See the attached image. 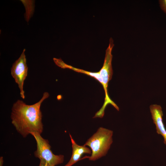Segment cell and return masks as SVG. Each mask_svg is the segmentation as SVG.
Masks as SVG:
<instances>
[{"mask_svg": "<svg viewBox=\"0 0 166 166\" xmlns=\"http://www.w3.org/2000/svg\"><path fill=\"white\" fill-rule=\"evenodd\" d=\"M49 96V93L45 92L40 101L33 105H27L20 100L14 104L11 115V122L23 137L31 132L41 134L42 132L43 125L40 107L42 102Z\"/></svg>", "mask_w": 166, "mask_h": 166, "instance_id": "obj_1", "label": "cell"}, {"mask_svg": "<svg viewBox=\"0 0 166 166\" xmlns=\"http://www.w3.org/2000/svg\"><path fill=\"white\" fill-rule=\"evenodd\" d=\"M113 132L103 127L99 128L84 145L90 148L92 153L89 159L95 161L105 156L112 144Z\"/></svg>", "mask_w": 166, "mask_h": 166, "instance_id": "obj_2", "label": "cell"}, {"mask_svg": "<svg viewBox=\"0 0 166 166\" xmlns=\"http://www.w3.org/2000/svg\"><path fill=\"white\" fill-rule=\"evenodd\" d=\"M114 45L113 40L111 38L109 46L106 50L105 57L103 65L99 71L101 78L105 94V101L102 108L96 113V115L99 117H103L105 107L108 104H111L118 111L119 109L116 104L113 101L109 96L108 87L109 82L111 80L113 74L112 65L113 55L112 51Z\"/></svg>", "mask_w": 166, "mask_h": 166, "instance_id": "obj_3", "label": "cell"}, {"mask_svg": "<svg viewBox=\"0 0 166 166\" xmlns=\"http://www.w3.org/2000/svg\"><path fill=\"white\" fill-rule=\"evenodd\" d=\"M30 134L34 136L37 143V150L34 152L35 157L45 161L49 166H55L63 162L64 156L53 154L48 140L43 138L41 134L32 132Z\"/></svg>", "mask_w": 166, "mask_h": 166, "instance_id": "obj_4", "label": "cell"}, {"mask_svg": "<svg viewBox=\"0 0 166 166\" xmlns=\"http://www.w3.org/2000/svg\"><path fill=\"white\" fill-rule=\"evenodd\" d=\"M24 49L19 57L13 63L11 69V74L17 83L20 90L21 97L25 98L23 90L24 81L27 75L28 67Z\"/></svg>", "mask_w": 166, "mask_h": 166, "instance_id": "obj_5", "label": "cell"}, {"mask_svg": "<svg viewBox=\"0 0 166 166\" xmlns=\"http://www.w3.org/2000/svg\"><path fill=\"white\" fill-rule=\"evenodd\" d=\"M150 110L157 133L163 137L164 143L166 145V129L163 121L162 108L160 105H152L150 106Z\"/></svg>", "mask_w": 166, "mask_h": 166, "instance_id": "obj_6", "label": "cell"}, {"mask_svg": "<svg viewBox=\"0 0 166 166\" xmlns=\"http://www.w3.org/2000/svg\"><path fill=\"white\" fill-rule=\"evenodd\" d=\"M69 136L72 144V153L71 157L67 164L73 165L81 160L89 158V156H86L82 158H81V157L84 153L91 154L92 152L91 149L84 145L82 146L78 145L76 143L70 134Z\"/></svg>", "mask_w": 166, "mask_h": 166, "instance_id": "obj_7", "label": "cell"}, {"mask_svg": "<svg viewBox=\"0 0 166 166\" xmlns=\"http://www.w3.org/2000/svg\"><path fill=\"white\" fill-rule=\"evenodd\" d=\"M55 63L58 66L62 69H69L75 71L84 73L92 77L98 81L102 85L103 83L99 72H92L83 69L75 68L71 65L65 63L61 58H53V59Z\"/></svg>", "mask_w": 166, "mask_h": 166, "instance_id": "obj_8", "label": "cell"}, {"mask_svg": "<svg viewBox=\"0 0 166 166\" xmlns=\"http://www.w3.org/2000/svg\"><path fill=\"white\" fill-rule=\"evenodd\" d=\"M159 2L161 9L166 14V0H160Z\"/></svg>", "mask_w": 166, "mask_h": 166, "instance_id": "obj_9", "label": "cell"}, {"mask_svg": "<svg viewBox=\"0 0 166 166\" xmlns=\"http://www.w3.org/2000/svg\"><path fill=\"white\" fill-rule=\"evenodd\" d=\"M39 166H49L48 164L45 161L40 160V162Z\"/></svg>", "mask_w": 166, "mask_h": 166, "instance_id": "obj_10", "label": "cell"}, {"mask_svg": "<svg viewBox=\"0 0 166 166\" xmlns=\"http://www.w3.org/2000/svg\"><path fill=\"white\" fill-rule=\"evenodd\" d=\"M3 162V157H1L0 158V166H2Z\"/></svg>", "mask_w": 166, "mask_h": 166, "instance_id": "obj_11", "label": "cell"}, {"mask_svg": "<svg viewBox=\"0 0 166 166\" xmlns=\"http://www.w3.org/2000/svg\"><path fill=\"white\" fill-rule=\"evenodd\" d=\"M72 165L71 164H66L64 166H72Z\"/></svg>", "mask_w": 166, "mask_h": 166, "instance_id": "obj_12", "label": "cell"}]
</instances>
